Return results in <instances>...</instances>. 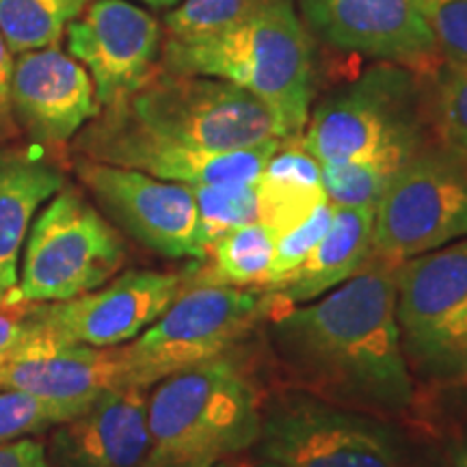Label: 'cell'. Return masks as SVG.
I'll return each mask as SVG.
<instances>
[{"mask_svg":"<svg viewBox=\"0 0 467 467\" xmlns=\"http://www.w3.org/2000/svg\"><path fill=\"white\" fill-rule=\"evenodd\" d=\"M266 334L303 392L364 413H400L413 402L396 325V265L370 255L317 301L282 307Z\"/></svg>","mask_w":467,"mask_h":467,"instance_id":"obj_1","label":"cell"},{"mask_svg":"<svg viewBox=\"0 0 467 467\" xmlns=\"http://www.w3.org/2000/svg\"><path fill=\"white\" fill-rule=\"evenodd\" d=\"M162 69L210 76L265 104L282 141L299 139L312 110V48L288 0H265L238 26L197 39L169 37Z\"/></svg>","mask_w":467,"mask_h":467,"instance_id":"obj_2","label":"cell"},{"mask_svg":"<svg viewBox=\"0 0 467 467\" xmlns=\"http://www.w3.org/2000/svg\"><path fill=\"white\" fill-rule=\"evenodd\" d=\"M148 426L143 467H213L258 443L262 405L225 353L161 379L148 396Z\"/></svg>","mask_w":467,"mask_h":467,"instance_id":"obj_3","label":"cell"},{"mask_svg":"<svg viewBox=\"0 0 467 467\" xmlns=\"http://www.w3.org/2000/svg\"><path fill=\"white\" fill-rule=\"evenodd\" d=\"M299 143L320 165L361 161L399 171L429 143L416 76L399 63L368 69L309 110Z\"/></svg>","mask_w":467,"mask_h":467,"instance_id":"obj_4","label":"cell"},{"mask_svg":"<svg viewBox=\"0 0 467 467\" xmlns=\"http://www.w3.org/2000/svg\"><path fill=\"white\" fill-rule=\"evenodd\" d=\"M396 325L413 377L467 383V238L396 266Z\"/></svg>","mask_w":467,"mask_h":467,"instance_id":"obj_5","label":"cell"},{"mask_svg":"<svg viewBox=\"0 0 467 467\" xmlns=\"http://www.w3.org/2000/svg\"><path fill=\"white\" fill-rule=\"evenodd\" d=\"M260 288L203 282L192 275L159 318L132 342L121 344L130 385L150 388L173 372L230 353L266 317Z\"/></svg>","mask_w":467,"mask_h":467,"instance_id":"obj_6","label":"cell"},{"mask_svg":"<svg viewBox=\"0 0 467 467\" xmlns=\"http://www.w3.org/2000/svg\"><path fill=\"white\" fill-rule=\"evenodd\" d=\"M115 107L156 137L191 148L241 150L275 139L282 141L275 121L258 98L210 76L156 69Z\"/></svg>","mask_w":467,"mask_h":467,"instance_id":"obj_7","label":"cell"},{"mask_svg":"<svg viewBox=\"0 0 467 467\" xmlns=\"http://www.w3.org/2000/svg\"><path fill=\"white\" fill-rule=\"evenodd\" d=\"M124 262L115 225L63 186L28 230L17 292L35 303L67 301L110 282Z\"/></svg>","mask_w":467,"mask_h":467,"instance_id":"obj_8","label":"cell"},{"mask_svg":"<svg viewBox=\"0 0 467 467\" xmlns=\"http://www.w3.org/2000/svg\"><path fill=\"white\" fill-rule=\"evenodd\" d=\"M467 238V159L426 143L402 165L379 202L372 258L399 266Z\"/></svg>","mask_w":467,"mask_h":467,"instance_id":"obj_9","label":"cell"},{"mask_svg":"<svg viewBox=\"0 0 467 467\" xmlns=\"http://www.w3.org/2000/svg\"><path fill=\"white\" fill-rule=\"evenodd\" d=\"M262 457L279 467H402L396 440L370 413L295 389L262 407Z\"/></svg>","mask_w":467,"mask_h":467,"instance_id":"obj_10","label":"cell"},{"mask_svg":"<svg viewBox=\"0 0 467 467\" xmlns=\"http://www.w3.org/2000/svg\"><path fill=\"white\" fill-rule=\"evenodd\" d=\"M189 277L191 268L182 273L132 268L74 299L33 301L28 353L66 344L110 348L132 342L171 306Z\"/></svg>","mask_w":467,"mask_h":467,"instance_id":"obj_11","label":"cell"},{"mask_svg":"<svg viewBox=\"0 0 467 467\" xmlns=\"http://www.w3.org/2000/svg\"><path fill=\"white\" fill-rule=\"evenodd\" d=\"M284 141H266L241 150H203L156 137L128 117L124 110L100 109L74 148L85 159L137 169L154 178L186 186L254 184L266 162Z\"/></svg>","mask_w":467,"mask_h":467,"instance_id":"obj_12","label":"cell"},{"mask_svg":"<svg viewBox=\"0 0 467 467\" xmlns=\"http://www.w3.org/2000/svg\"><path fill=\"white\" fill-rule=\"evenodd\" d=\"M74 171L110 223L139 244L169 260H206L191 186L85 156L74 162Z\"/></svg>","mask_w":467,"mask_h":467,"instance_id":"obj_13","label":"cell"},{"mask_svg":"<svg viewBox=\"0 0 467 467\" xmlns=\"http://www.w3.org/2000/svg\"><path fill=\"white\" fill-rule=\"evenodd\" d=\"M159 20L130 0H96L67 25V48L89 72L100 109L124 102L156 72Z\"/></svg>","mask_w":467,"mask_h":467,"instance_id":"obj_14","label":"cell"},{"mask_svg":"<svg viewBox=\"0 0 467 467\" xmlns=\"http://www.w3.org/2000/svg\"><path fill=\"white\" fill-rule=\"evenodd\" d=\"M301 7L314 31L337 48L409 69L440 67L422 0H301Z\"/></svg>","mask_w":467,"mask_h":467,"instance_id":"obj_15","label":"cell"},{"mask_svg":"<svg viewBox=\"0 0 467 467\" xmlns=\"http://www.w3.org/2000/svg\"><path fill=\"white\" fill-rule=\"evenodd\" d=\"M11 110L35 143L61 145L100 115L96 87L83 63L58 48L17 55L11 72Z\"/></svg>","mask_w":467,"mask_h":467,"instance_id":"obj_16","label":"cell"},{"mask_svg":"<svg viewBox=\"0 0 467 467\" xmlns=\"http://www.w3.org/2000/svg\"><path fill=\"white\" fill-rule=\"evenodd\" d=\"M150 388L119 385L80 416L55 426L52 467H143L150 454Z\"/></svg>","mask_w":467,"mask_h":467,"instance_id":"obj_17","label":"cell"},{"mask_svg":"<svg viewBox=\"0 0 467 467\" xmlns=\"http://www.w3.org/2000/svg\"><path fill=\"white\" fill-rule=\"evenodd\" d=\"M130 385L121 347H44L0 366V389L42 396L80 416L109 389Z\"/></svg>","mask_w":467,"mask_h":467,"instance_id":"obj_18","label":"cell"},{"mask_svg":"<svg viewBox=\"0 0 467 467\" xmlns=\"http://www.w3.org/2000/svg\"><path fill=\"white\" fill-rule=\"evenodd\" d=\"M375 210L334 208L329 230L309 251L303 265L282 282L260 288L268 306L292 307L318 296L358 275L372 255Z\"/></svg>","mask_w":467,"mask_h":467,"instance_id":"obj_19","label":"cell"},{"mask_svg":"<svg viewBox=\"0 0 467 467\" xmlns=\"http://www.w3.org/2000/svg\"><path fill=\"white\" fill-rule=\"evenodd\" d=\"M66 186L61 169L31 150H0V301L17 299V258L35 214Z\"/></svg>","mask_w":467,"mask_h":467,"instance_id":"obj_20","label":"cell"},{"mask_svg":"<svg viewBox=\"0 0 467 467\" xmlns=\"http://www.w3.org/2000/svg\"><path fill=\"white\" fill-rule=\"evenodd\" d=\"M282 145L255 180L258 221L271 227L275 236L299 225L327 202L320 162L303 150L299 139H292L285 148Z\"/></svg>","mask_w":467,"mask_h":467,"instance_id":"obj_21","label":"cell"},{"mask_svg":"<svg viewBox=\"0 0 467 467\" xmlns=\"http://www.w3.org/2000/svg\"><path fill=\"white\" fill-rule=\"evenodd\" d=\"M275 251V232L260 221L241 225L223 234L208 249V265L192 268V275L203 282L236 285V288H262Z\"/></svg>","mask_w":467,"mask_h":467,"instance_id":"obj_22","label":"cell"},{"mask_svg":"<svg viewBox=\"0 0 467 467\" xmlns=\"http://www.w3.org/2000/svg\"><path fill=\"white\" fill-rule=\"evenodd\" d=\"M87 0H0V33L11 55L48 48L83 14Z\"/></svg>","mask_w":467,"mask_h":467,"instance_id":"obj_23","label":"cell"},{"mask_svg":"<svg viewBox=\"0 0 467 467\" xmlns=\"http://www.w3.org/2000/svg\"><path fill=\"white\" fill-rule=\"evenodd\" d=\"M200 213L203 247H213L221 236L236 227L258 221V192L254 184L191 186Z\"/></svg>","mask_w":467,"mask_h":467,"instance_id":"obj_24","label":"cell"},{"mask_svg":"<svg viewBox=\"0 0 467 467\" xmlns=\"http://www.w3.org/2000/svg\"><path fill=\"white\" fill-rule=\"evenodd\" d=\"M396 175L392 167L381 162H337L320 165V178L327 202L334 208L375 210Z\"/></svg>","mask_w":467,"mask_h":467,"instance_id":"obj_25","label":"cell"},{"mask_svg":"<svg viewBox=\"0 0 467 467\" xmlns=\"http://www.w3.org/2000/svg\"><path fill=\"white\" fill-rule=\"evenodd\" d=\"M262 5L265 0H180L165 16V28L173 39L210 37L238 26Z\"/></svg>","mask_w":467,"mask_h":467,"instance_id":"obj_26","label":"cell"},{"mask_svg":"<svg viewBox=\"0 0 467 467\" xmlns=\"http://www.w3.org/2000/svg\"><path fill=\"white\" fill-rule=\"evenodd\" d=\"M435 74L429 115L440 141L467 159V67L446 66Z\"/></svg>","mask_w":467,"mask_h":467,"instance_id":"obj_27","label":"cell"},{"mask_svg":"<svg viewBox=\"0 0 467 467\" xmlns=\"http://www.w3.org/2000/svg\"><path fill=\"white\" fill-rule=\"evenodd\" d=\"M74 420L67 409L22 389H0V443L39 435Z\"/></svg>","mask_w":467,"mask_h":467,"instance_id":"obj_28","label":"cell"},{"mask_svg":"<svg viewBox=\"0 0 467 467\" xmlns=\"http://www.w3.org/2000/svg\"><path fill=\"white\" fill-rule=\"evenodd\" d=\"M331 219H334V206L329 202H325L306 221H301L299 225L277 234L273 262L262 288L282 282L292 271H296L303 265V260L309 255V251L317 247L320 238L325 236V232L329 230Z\"/></svg>","mask_w":467,"mask_h":467,"instance_id":"obj_29","label":"cell"},{"mask_svg":"<svg viewBox=\"0 0 467 467\" xmlns=\"http://www.w3.org/2000/svg\"><path fill=\"white\" fill-rule=\"evenodd\" d=\"M422 11L446 66L467 67V0H422Z\"/></svg>","mask_w":467,"mask_h":467,"instance_id":"obj_30","label":"cell"},{"mask_svg":"<svg viewBox=\"0 0 467 467\" xmlns=\"http://www.w3.org/2000/svg\"><path fill=\"white\" fill-rule=\"evenodd\" d=\"M31 307L33 301H0V366L20 359L31 347Z\"/></svg>","mask_w":467,"mask_h":467,"instance_id":"obj_31","label":"cell"},{"mask_svg":"<svg viewBox=\"0 0 467 467\" xmlns=\"http://www.w3.org/2000/svg\"><path fill=\"white\" fill-rule=\"evenodd\" d=\"M0 467H52L42 441L17 440L0 443Z\"/></svg>","mask_w":467,"mask_h":467,"instance_id":"obj_32","label":"cell"},{"mask_svg":"<svg viewBox=\"0 0 467 467\" xmlns=\"http://www.w3.org/2000/svg\"><path fill=\"white\" fill-rule=\"evenodd\" d=\"M11 72H14V58L0 33V137L16 132L14 110H11Z\"/></svg>","mask_w":467,"mask_h":467,"instance_id":"obj_33","label":"cell"},{"mask_svg":"<svg viewBox=\"0 0 467 467\" xmlns=\"http://www.w3.org/2000/svg\"><path fill=\"white\" fill-rule=\"evenodd\" d=\"M454 467H467V441L459 448L457 457H454Z\"/></svg>","mask_w":467,"mask_h":467,"instance_id":"obj_34","label":"cell"},{"mask_svg":"<svg viewBox=\"0 0 467 467\" xmlns=\"http://www.w3.org/2000/svg\"><path fill=\"white\" fill-rule=\"evenodd\" d=\"M143 3L150 5V7L161 9V7H173V5H178L180 0H143Z\"/></svg>","mask_w":467,"mask_h":467,"instance_id":"obj_35","label":"cell"},{"mask_svg":"<svg viewBox=\"0 0 467 467\" xmlns=\"http://www.w3.org/2000/svg\"><path fill=\"white\" fill-rule=\"evenodd\" d=\"M255 467H279L277 463H273V461H262V463H258V465H255Z\"/></svg>","mask_w":467,"mask_h":467,"instance_id":"obj_36","label":"cell"},{"mask_svg":"<svg viewBox=\"0 0 467 467\" xmlns=\"http://www.w3.org/2000/svg\"><path fill=\"white\" fill-rule=\"evenodd\" d=\"M213 467H227V463L223 461V463H217V465H213Z\"/></svg>","mask_w":467,"mask_h":467,"instance_id":"obj_37","label":"cell"}]
</instances>
